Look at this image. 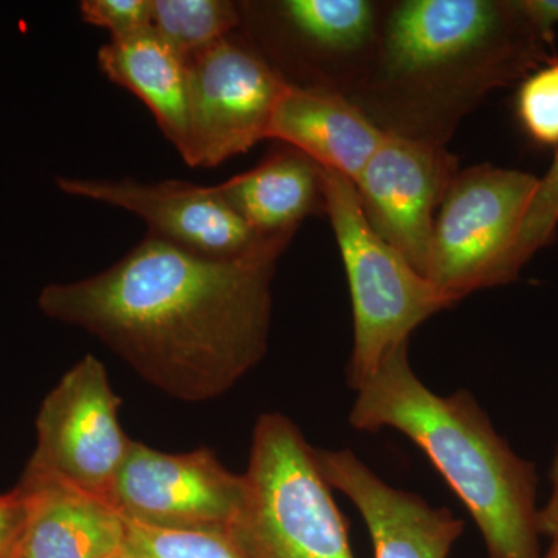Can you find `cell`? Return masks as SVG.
Wrapping results in <instances>:
<instances>
[{
  "label": "cell",
  "instance_id": "3",
  "mask_svg": "<svg viewBox=\"0 0 558 558\" xmlns=\"http://www.w3.org/2000/svg\"><path fill=\"white\" fill-rule=\"evenodd\" d=\"M409 344L392 348L355 389L349 424L413 440L475 520L487 558H539L535 465L498 435L470 392L427 388L411 368Z\"/></svg>",
  "mask_w": 558,
  "mask_h": 558
},
{
  "label": "cell",
  "instance_id": "21",
  "mask_svg": "<svg viewBox=\"0 0 558 558\" xmlns=\"http://www.w3.org/2000/svg\"><path fill=\"white\" fill-rule=\"evenodd\" d=\"M558 226V154L545 178L538 179L537 190L524 216L512 252V270L519 278L527 260L549 244Z\"/></svg>",
  "mask_w": 558,
  "mask_h": 558
},
{
  "label": "cell",
  "instance_id": "7",
  "mask_svg": "<svg viewBox=\"0 0 558 558\" xmlns=\"http://www.w3.org/2000/svg\"><path fill=\"white\" fill-rule=\"evenodd\" d=\"M538 178L512 168L459 170L436 216L427 274L451 303L517 277L512 252Z\"/></svg>",
  "mask_w": 558,
  "mask_h": 558
},
{
  "label": "cell",
  "instance_id": "5",
  "mask_svg": "<svg viewBox=\"0 0 558 558\" xmlns=\"http://www.w3.org/2000/svg\"><path fill=\"white\" fill-rule=\"evenodd\" d=\"M323 183L354 314L348 384L359 389L392 348L410 341L422 323L453 303L371 229L351 180L323 170Z\"/></svg>",
  "mask_w": 558,
  "mask_h": 558
},
{
  "label": "cell",
  "instance_id": "12",
  "mask_svg": "<svg viewBox=\"0 0 558 558\" xmlns=\"http://www.w3.org/2000/svg\"><path fill=\"white\" fill-rule=\"evenodd\" d=\"M458 172V157L446 146L385 134L354 182L371 229L424 278L436 216Z\"/></svg>",
  "mask_w": 558,
  "mask_h": 558
},
{
  "label": "cell",
  "instance_id": "23",
  "mask_svg": "<svg viewBox=\"0 0 558 558\" xmlns=\"http://www.w3.org/2000/svg\"><path fill=\"white\" fill-rule=\"evenodd\" d=\"M32 508L33 495L24 484L0 495V558H20Z\"/></svg>",
  "mask_w": 558,
  "mask_h": 558
},
{
  "label": "cell",
  "instance_id": "11",
  "mask_svg": "<svg viewBox=\"0 0 558 558\" xmlns=\"http://www.w3.org/2000/svg\"><path fill=\"white\" fill-rule=\"evenodd\" d=\"M245 498L244 475L215 451L165 453L132 440L113 487L123 519L170 531L227 532Z\"/></svg>",
  "mask_w": 558,
  "mask_h": 558
},
{
  "label": "cell",
  "instance_id": "13",
  "mask_svg": "<svg viewBox=\"0 0 558 558\" xmlns=\"http://www.w3.org/2000/svg\"><path fill=\"white\" fill-rule=\"evenodd\" d=\"M317 462L326 483L359 510L376 558H449L464 532L451 510L389 486L351 450H317Z\"/></svg>",
  "mask_w": 558,
  "mask_h": 558
},
{
  "label": "cell",
  "instance_id": "4",
  "mask_svg": "<svg viewBox=\"0 0 558 558\" xmlns=\"http://www.w3.org/2000/svg\"><path fill=\"white\" fill-rule=\"evenodd\" d=\"M244 480V502L227 531L244 558H354L317 450L284 414L256 421Z\"/></svg>",
  "mask_w": 558,
  "mask_h": 558
},
{
  "label": "cell",
  "instance_id": "17",
  "mask_svg": "<svg viewBox=\"0 0 558 558\" xmlns=\"http://www.w3.org/2000/svg\"><path fill=\"white\" fill-rule=\"evenodd\" d=\"M106 78L132 92L153 112L180 156L189 148V65L153 28L98 50Z\"/></svg>",
  "mask_w": 558,
  "mask_h": 558
},
{
  "label": "cell",
  "instance_id": "15",
  "mask_svg": "<svg viewBox=\"0 0 558 558\" xmlns=\"http://www.w3.org/2000/svg\"><path fill=\"white\" fill-rule=\"evenodd\" d=\"M216 186L250 229L266 240L292 241L303 220L326 216L323 168L284 143L252 170Z\"/></svg>",
  "mask_w": 558,
  "mask_h": 558
},
{
  "label": "cell",
  "instance_id": "14",
  "mask_svg": "<svg viewBox=\"0 0 558 558\" xmlns=\"http://www.w3.org/2000/svg\"><path fill=\"white\" fill-rule=\"evenodd\" d=\"M385 134L343 95L293 89L282 94L269 140L306 154L323 170L357 180Z\"/></svg>",
  "mask_w": 558,
  "mask_h": 558
},
{
  "label": "cell",
  "instance_id": "8",
  "mask_svg": "<svg viewBox=\"0 0 558 558\" xmlns=\"http://www.w3.org/2000/svg\"><path fill=\"white\" fill-rule=\"evenodd\" d=\"M101 360L89 354L51 389L36 417V449L22 478L57 484L112 506L132 439Z\"/></svg>",
  "mask_w": 558,
  "mask_h": 558
},
{
  "label": "cell",
  "instance_id": "24",
  "mask_svg": "<svg viewBox=\"0 0 558 558\" xmlns=\"http://www.w3.org/2000/svg\"><path fill=\"white\" fill-rule=\"evenodd\" d=\"M520 3L538 31L553 39L554 27L558 24V0H520Z\"/></svg>",
  "mask_w": 558,
  "mask_h": 558
},
{
  "label": "cell",
  "instance_id": "22",
  "mask_svg": "<svg viewBox=\"0 0 558 558\" xmlns=\"http://www.w3.org/2000/svg\"><path fill=\"white\" fill-rule=\"evenodd\" d=\"M153 0H83L81 20L109 32L110 40L131 38L150 28Z\"/></svg>",
  "mask_w": 558,
  "mask_h": 558
},
{
  "label": "cell",
  "instance_id": "19",
  "mask_svg": "<svg viewBox=\"0 0 558 558\" xmlns=\"http://www.w3.org/2000/svg\"><path fill=\"white\" fill-rule=\"evenodd\" d=\"M126 521L131 558H244L229 532L170 531Z\"/></svg>",
  "mask_w": 558,
  "mask_h": 558
},
{
  "label": "cell",
  "instance_id": "27",
  "mask_svg": "<svg viewBox=\"0 0 558 558\" xmlns=\"http://www.w3.org/2000/svg\"><path fill=\"white\" fill-rule=\"evenodd\" d=\"M109 558H131L130 556H128L126 553H120V554H117V556H113V557H109Z\"/></svg>",
  "mask_w": 558,
  "mask_h": 558
},
{
  "label": "cell",
  "instance_id": "25",
  "mask_svg": "<svg viewBox=\"0 0 558 558\" xmlns=\"http://www.w3.org/2000/svg\"><path fill=\"white\" fill-rule=\"evenodd\" d=\"M550 483H553V492L548 502L538 510L539 535H548V537L558 534V444L553 468H550Z\"/></svg>",
  "mask_w": 558,
  "mask_h": 558
},
{
  "label": "cell",
  "instance_id": "6",
  "mask_svg": "<svg viewBox=\"0 0 558 558\" xmlns=\"http://www.w3.org/2000/svg\"><path fill=\"white\" fill-rule=\"evenodd\" d=\"M240 35L293 89L349 97L379 40V0H240Z\"/></svg>",
  "mask_w": 558,
  "mask_h": 558
},
{
  "label": "cell",
  "instance_id": "20",
  "mask_svg": "<svg viewBox=\"0 0 558 558\" xmlns=\"http://www.w3.org/2000/svg\"><path fill=\"white\" fill-rule=\"evenodd\" d=\"M517 113L529 137L542 146H558V60L550 58L521 83Z\"/></svg>",
  "mask_w": 558,
  "mask_h": 558
},
{
  "label": "cell",
  "instance_id": "10",
  "mask_svg": "<svg viewBox=\"0 0 558 558\" xmlns=\"http://www.w3.org/2000/svg\"><path fill=\"white\" fill-rule=\"evenodd\" d=\"M69 196L126 209L145 220L148 233L207 259L233 260L286 252L290 241L266 240L255 233L220 196L218 186L185 180L58 178Z\"/></svg>",
  "mask_w": 558,
  "mask_h": 558
},
{
  "label": "cell",
  "instance_id": "18",
  "mask_svg": "<svg viewBox=\"0 0 558 558\" xmlns=\"http://www.w3.org/2000/svg\"><path fill=\"white\" fill-rule=\"evenodd\" d=\"M240 27L241 5L233 0H153L150 28L185 61Z\"/></svg>",
  "mask_w": 558,
  "mask_h": 558
},
{
  "label": "cell",
  "instance_id": "1",
  "mask_svg": "<svg viewBox=\"0 0 558 558\" xmlns=\"http://www.w3.org/2000/svg\"><path fill=\"white\" fill-rule=\"evenodd\" d=\"M281 255L207 259L148 233L109 269L44 288L39 310L86 330L165 395L207 402L266 355Z\"/></svg>",
  "mask_w": 558,
  "mask_h": 558
},
{
  "label": "cell",
  "instance_id": "9",
  "mask_svg": "<svg viewBox=\"0 0 558 558\" xmlns=\"http://www.w3.org/2000/svg\"><path fill=\"white\" fill-rule=\"evenodd\" d=\"M189 65L191 168H216L269 140L271 119L288 86L245 43L240 32L220 40Z\"/></svg>",
  "mask_w": 558,
  "mask_h": 558
},
{
  "label": "cell",
  "instance_id": "2",
  "mask_svg": "<svg viewBox=\"0 0 558 558\" xmlns=\"http://www.w3.org/2000/svg\"><path fill=\"white\" fill-rule=\"evenodd\" d=\"M550 46L520 0H387L348 100L384 134L447 148L490 92L548 62Z\"/></svg>",
  "mask_w": 558,
  "mask_h": 558
},
{
  "label": "cell",
  "instance_id": "16",
  "mask_svg": "<svg viewBox=\"0 0 558 558\" xmlns=\"http://www.w3.org/2000/svg\"><path fill=\"white\" fill-rule=\"evenodd\" d=\"M20 483L33 495L20 558H109L123 553L126 521L109 502L57 484Z\"/></svg>",
  "mask_w": 558,
  "mask_h": 558
},
{
  "label": "cell",
  "instance_id": "26",
  "mask_svg": "<svg viewBox=\"0 0 558 558\" xmlns=\"http://www.w3.org/2000/svg\"><path fill=\"white\" fill-rule=\"evenodd\" d=\"M550 538H553V543H550L548 554H546L545 557L539 558H558V534L553 535Z\"/></svg>",
  "mask_w": 558,
  "mask_h": 558
}]
</instances>
